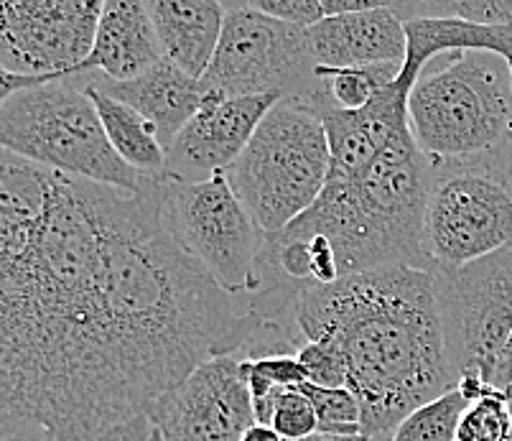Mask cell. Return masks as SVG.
Wrapping results in <instances>:
<instances>
[{"label":"cell","instance_id":"obj_5","mask_svg":"<svg viewBox=\"0 0 512 441\" xmlns=\"http://www.w3.org/2000/svg\"><path fill=\"white\" fill-rule=\"evenodd\" d=\"M408 125L434 164L512 153V74L495 54L456 51L423 69L408 97Z\"/></svg>","mask_w":512,"mask_h":441},{"label":"cell","instance_id":"obj_32","mask_svg":"<svg viewBox=\"0 0 512 441\" xmlns=\"http://www.w3.org/2000/svg\"><path fill=\"white\" fill-rule=\"evenodd\" d=\"M242 441H286L281 434H278L273 426H263V424H255L245 431Z\"/></svg>","mask_w":512,"mask_h":441},{"label":"cell","instance_id":"obj_13","mask_svg":"<svg viewBox=\"0 0 512 441\" xmlns=\"http://www.w3.org/2000/svg\"><path fill=\"white\" fill-rule=\"evenodd\" d=\"M158 441H242L255 426L253 396L242 360L214 357L148 408Z\"/></svg>","mask_w":512,"mask_h":441},{"label":"cell","instance_id":"obj_12","mask_svg":"<svg viewBox=\"0 0 512 441\" xmlns=\"http://www.w3.org/2000/svg\"><path fill=\"white\" fill-rule=\"evenodd\" d=\"M100 0H0V64L18 77H72L95 46Z\"/></svg>","mask_w":512,"mask_h":441},{"label":"cell","instance_id":"obj_14","mask_svg":"<svg viewBox=\"0 0 512 441\" xmlns=\"http://www.w3.org/2000/svg\"><path fill=\"white\" fill-rule=\"evenodd\" d=\"M281 100V95L225 97L207 92L199 113L166 153V174L186 181L227 174L253 141L265 115Z\"/></svg>","mask_w":512,"mask_h":441},{"label":"cell","instance_id":"obj_9","mask_svg":"<svg viewBox=\"0 0 512 441\" xmlns=\"http://www.w3.org/2000/svg\"><path fill=\"white\" fill-rule=\"evenodd\" d=\"M158 220L227 294L255 296L263 291V232L225 174L204 181L161 176Z\"/></svg>","mask_w":512,"mask_h":441},{"label":"cell","instance_id":"obj_20","mask_svg":"<svg viewBox=\"0 0 512 441\" xmlns=\"http://www.w3.org/2000/svg\"><path fill=\"white\" fill-rule=\"evenodd\" d=\"M85 90L92 97V102H95L102 125H105L107 138H110V143H113L115 153H118L120 159L128 166H133L136 171H141V174H166V148L161 143V138H158L156 128L138 110H133L125 102L115 100V97L105 95L97 87L85 82Z\"/></svg>","mask_w":512,"mask_h":441},{"label":"cell","instance_id":"obj_10","mask_svg":"<svg viewBox=\"0 0 512 441\" xmlns=\"http://www.w3.org/2000/svg\"><path fill=\"white\" fill-rule=\"evenodd\" d=\"M202 85L225 97L281 95L306 105L321 90L306 29L265 16L250 3L227 6L220 46Z\"/></svg>","mask_w":512,"mask_h":441},{"label":"cell","instance_id":"obj_25","mask_svg":"<svg viewBox=\"0 0 512 441\" xmlns=\"http://www.w3.org/2000/svg\"><path fill=\"white\" fill-rule=\"evenodd\" d=\"M271 426L286 441H304L319 431V419H316L314 406L304 393L281 391Z\"/></svg>","mask_w":512,"mask_h":441},{"label":"cell","instance_id":"obj_27","mask_svg":"<svg viewBox=\"0 0 512 441\" xmlns=\"http://www.w3.org/2000/svg\"><path fill=\"white\" fill-rule=\"evenodd\" d=\"M265 16L293 23L299 29H314L316 23L327 21V3L324 0H250Z\"/></svg>","mask_w":512,"mask_h":441},{"label":"cell","instance_id":"obj_8","mask_svg":"<svg viewBox=\"0 0 512 441\" xmlns=\"http://www.w3.org/2000/svg\"><path fill=\"white\" fill-rule=\"evenodd\" d=\"M423 245L431 271H456L510 248L512 153L434 164Z\"/></svg>","mask_w":512,"mask_h":441},{"label":"cell","instance_id":"obj_17","mask_svg":"<svg viewBox=\"0 0 512 441\" xmlns=\"http://www.w3.org/2000/svg\"><path fill=\"white\" fill-rule=\"evenodd\" d=\"M164 62V49L156 26L141 0H105L95 46L82 72H100L110 82L138 80L141 74Z\"/></svg>","mask_w":512,"mask_h":441},{"label":"cell","instance_id":"obj_16","mask_svg":"<svg viewBox=\"0 0 512 441\" xmlns=\"http://www.w3.org/2000/svg\"><path fill=\"white\" fill-rule=\"evenodd\" d=\"M87 85L97 87L105 95L125 102L143 115L158 131V138L164 143L166 153L174 146L179 133L192 123L194 115L202 108L207 90L202 80H194L181 72L169 59L158 62L156 67L141 74L138 80L110 82L100 72H85Z\"/></svg>","mask_w":512,"mask_h":441},{"label":"cell","instance_id":"obj_2","mask_svg":"<svg viewBox=\"0 0 512 441\" xmlns=\"http://www.w3.org/2000/svg\"><path fill=\"white\" fill-rule=\"evenodd\" d=\"M161 176H151L141 194L120 197L102 271L105 345L141 416L199 365L237 355L263 319L164 230Z\"/></svg>","mask_w":512,"mask_h":441},{"label":"cell","instance_id":"obj_23","mask_svg":"<svg viewBox=\"0 0 512 441\" xmlns=\"http://www.w3.org/2000/svg\"><path fill=\"white\" fill-rule=\"evenodd\" d=\"M296 391L304 393L311 401V406H314L321 434H362V408L355 393L349 391V388H321V385L304 383Z\"/></svg>","mask_w":512,"mask_h":441},{"label":"cell","instance_id":"obj_22","mask_svg":"<svg viewBox=\"0 0 512 441\" xmlns=\"http://www.w3.org/2000/svg\"><path fill=\"white\" fill-rule=\"evenodd\" d=\"M467 408L469 398L459 388H451L400 421L390 441H456V431Z\"/></svg>","mask_w":512,"mask_h":441},{"label":"cell","instance_id":"obj_18","mask_svg":"<svg viewBox=\"0 0 512 441\" xmlns=\"http://www.w3.org/2000/svg\"><path fill=\"white\" fill-rule=\"evenodd\" d=\"M146 6L164 59L202 80L220 46L227 6L217 0H146Z\"/></svg>","mask_w":512,"mask_h":441},{"label":"cell","instance_id":"obj_34","mask_svg":"<svg viewBox=\"0 0 512 441\" xmlns=\"http://www.w3.org/2000/svg\"><path fill=\"white\" fill-rule=\"evenodd\" d=\"M510 401H512V398H510Z\"/></svg>","mask_w":512,"mask_h":441},{"label":"cell","instance_id":"obj_1","mask_svg":"<svg viewBox=\"0 0 512 441\" xmlns=\"http://www.w3.org/2000/svg\"><path fill=\"white\" fill-rule=\"evenodd\" d=\"M123 189L0 156V424L100 441L138 419L102 329Z\"/></svg>","mask_w":512,"mask_h":441},{"label":"cell","instance_id":"obj_3","mask_svg":"<svg viewBox=\"0 0 512 441\" xmlns=\"http://www.w3.org/2000/svg\"><path fill=\"white\" fill-rule=\"evenodd\" d=\"M296 327L306 342L337 347L372 439L390 441L400 421L459 383L434 271L395 266L309 283Z\"/></svg>","mask_w":512,"mask_h":441},{"label":"cell","instance_id":"obj_33","mask_svg":"<svg viewBox=\"0 0 512 441\" xmlns=\"http://www.w3.org/2000/svg\"><path fill=\"white\" fill-rule=\"evenodd\" d=\"M304 441H385V439H372V436H365V434L334 436V434H321V431H316L314 436H309V439H304Z\"/></svg>","mask_w":512,"mask_h":441},{"label":"cell","instance_id":"obj_28","mask_svg":"<svg viewBox=\"0 0 512 441\" xmlns=\"http://www.w3.org/2000/svg\"><path fill=\"white\" fill-rule=\"evenodd\" d=\"M253 368L260 375L271 380L276 388H286V391H296L299 385L309 383L304 368L296 355H276V357H263V360H250Z\"/></svg>","mask_w":512,"mask_h":441},{"label":"cell","instance_id":"obj_21","mask_svg":"<svg viewBox=\"0 0 512 441\" xmlns=\"http://www.w3.org/2000/svg\"><path fill=\"white\" fill-rule=\"evenodd\" d=\"M403 72V64H372V67H347V69H329L316 67V77L321 82V90L311 108L316 113L321 110H355L367 108L385 87L393 85Z\"/></svg>","mask_w":512,"mask_h":441},{"label":"cell","instance_id":"obj_6","mask_svg":"<svg viewBox=\"0 0 512 441\" xmlns=\"http://www.w3.org/2000/svg\"><path fill=\"white\" fill-rule=\"evenodd\" d=\"M85 82V74H72L0 100L3 151L57 174L141 194L151 176L115 153Z\"/></svg>","mask_w":512,"mask_h":441},{"label":"cell","instance_id":"obj_31","mask_svg":"<svg viewBox=\"0 0 512 441\" xmlns=\"http://www.w3.org/2000/svg\"><path fill=\"white\" fill-rule=\"evenodd\" d=\"M0 441H54L44 429L26 424H0Z\"/></svg>","mask_w":512,"mask_h":441},{"label":"cell","instance_id":"obj_19","mask_svg":"<svg viewBox=\"0 0 512 441\" xmlns=\"http://www.w3.org/2000/svg\"><path fill=\"white\" fill-rule=\"evenodd\" d=\"M408 57L403 77L418 82L423 69L441 54L456 51H484L495 54L512 74V26H482L451 16H418L406 21Z\"/></svg>","mask_w":512,"mask_h":441},{"label":"cell","instance_id":"obj_30","mask_svg":"<svg viewBox=\"0 0 512 441\" xmlns=\"http://www.w3.org/2000/svg\"><path fill=\"white\" fill-rule=\"evenodd\" d=\"M492 388H497V391L507 393L512 398V334L510 340H507L505 350H502L500 360H497L495 375H492Z\"/></svg>","mask_w":512,"mask_h":441},{"label":"cell","instance_id":"obj_26","mask_svg":"<svg viewBox=\"0 0 512 441\" xmlns=\"http://www.w3.org/2000/svg\"><path fill=\"white\" fill-rule=\"evenodd\" d=\"M296 357L309 383L321 385V388H347V368L337 347L324 345V342H306Z\"/></svg>","mask_w":512,"mask_h":441},{"label":"cell","instance_id":"obj_15","mask_svg":"<svg viewBox=\"0 0 512 441\" xmlns=\"http://www.w3.org/2000/svg\"><path fill=\"white\" fill-rule=\"evenodd\" d=\"M309 51L316 67L347 69L372 64H406V21L398 16L395 3L365 13L334 16L306 31Z\"/></svg>","mask_w":512,"mask_h":441},{"label":"cell","instance_id":"obj_29","mask_svg":"<svg viewBox=\"0 0 512 441\" xmlns=\"http://www.w3.org/2000/svg\"><path fill=\"white\" fill-rule=\"evenodd\" d=\"M100 441H158V434L151 421H148V416H138V419L105 434Z\"/></svg>","mask_w":512,"mask_h":441},{"label":"cell","instance_id":"obj_4","mask_svg":"<svg viewBox=\"0 0 512 441\" xmlns=\"http://www.w3.org/2000/svg\"><path fill=\"white\" fill-rule=\"evenodd\" d=\"M431 184L434 164L406 125L362 174L329 176L314 207L276 235L327 238L342 278L395 266L431 271L423 245Z\"/></svg>","mask_w":512,"mask_h":441},{"label":"cell","instance_id":"obj_11","mask_svg":"<svg viewBox=\"0 0 512 441\" xmlns=\"http://www.w3.org/2000/svg\"><path fill=\"white\" fill-rule=\"evenodd\" d=\"M459 380L492 385L512 334V245L456 271H434Z\"/></svg>","mask_w":512,"mask_h":441},{"label":"cell","instance_id":"obj_7","mask_svg":"<svg viewBox=\"0 0 512 441\" xmlns=\"http://www.w3.org/2000/svg\"><path fill=\"white\" fill-rule=\"evenodd\" d=\"M329 166L324 118L306 102L281 100L225 176L258 230L276 235L314 207Z\"/></svg>","mask_w":512,"mask_h":441},{"label":"cell","instance_id":"obj_24","mask_svg":"<svg viewBox=\"0 0 512 441\" xmlns=\"http://www.w3.org/2000/svg\"><path fill=\"white\" fill-rule=\"evenodd\" d=\"M456 441H512V401L507 393L492 391L469 403Z\"/></svg>","mask_w":512,"mask_h":441}]
</instances>
